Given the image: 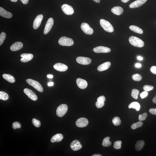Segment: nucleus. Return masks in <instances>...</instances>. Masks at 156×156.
Segmentation results:
<instances>
[{
    "instance_id": "1",
    "label": "nucleus",
    "mask_w": 156,
    "mask_h": 156,
    "mask_svg": "<svg viewBox=\"0 0 156 156\" xmlns=\"http://www.w3.org/2000/svg\"><path fill=\"white\" fill-rule=\"evenodd\" d=\"M130 43L134 46L142 47L144 46V43L140 38L135 36H130L129 39Z\"/></svg>"
},
{
    "instance_id": "2",
    "label": "nucleus",
    "mask_w": 156,
    "mask_h": 156,
    "mask_svg": "<svg viewBox=\"0 0 156 156\" xmlns=\"http://www.w3.org/2000/svg\"><path fill=\"white\" fill-rule=\"evenodd\" d=\"M26 82L29 85L33 87L38 91L42 92L43 91V87L39 82L36 80L31 79H28L26 80Z\"/></svg>"
},
{
    "instance_id": "3",
    "label": "nucleus",
    "mask_w": 156,
    "mask_h": 156,
    "mask_svg": "<svg viewBox=\"0 0 156 156\" xmlns=\"http://www.w3.org/2000/svg\"><path fill=\"white\" fill-rule=\"evenodd\" d=\"M100 24L104 30L109 32H112L114 31V28L112 25L107 21L103 19H101L100 20Z\"/></svg>"
},
{
    "instance_id": "4",
    "label": "nucleus",
    "mask_w": 156,
    "mask_h": 156,
    "mask_svg": "<svg viewBox=\"0 0 156 156\" xmlns=\"http://www.w3.org/2000/svg\"><path fill=\"white\" fill-rule=\"evenodd\" d=\"M58 43L60 45L62 46H70L73 45L74 41L71 38L62 36L59 40Z\"/></svg>"
},
{
    "instance_id": "5",
    "label": "nucleus",
    "mask_w": 156,
    "mask_h": 156,
    "mask_svg": "<svg viewBox=\"0 0 156 156\" xmlns=\"http://www.w3.org/2000/svg\"><path fill=\"white\" fill-rule=\"evenodd\" d=\"M68 106L66 104L60 105L57 109L56 114L59 117L64 116L67 113L68 110Z\"/></svg>"
},
{
    "instance_id": "6",
    "label": "nucleus",
    "mask_w": 156,
    "mask_h": 156,
    "mask_svg": "<svg viewBox=\"0 0 156 156\" xmlns=\"http://www.w3.org/2000/svg\"><path fill=\"white\" fill-rule=\"evenodd\" d=\"M61 9L64 13L67 15H72L74 12L73 7L67 4L62 5L61 6Z\"/></svg>"
},
{
    "instance_id": "7",
    "label": "nucleus",
    "mask_w": 156,
    "mask_h": 156,
    "mask_svg": "<svg viewBox=\"0 0 156 156\" xmlns=\"http://www.w3.org/2000/svg\"><path fill=\"white\" fill-rule=\"evenodd\" d=\"M81 27L84 33L87 34L91 35L93 34V29L90 27L88 23H82Z\"/></svg>"
},
{
    "instance_id": "8",
    "label": "nucleus",
    "mask_w": 156,
    "mask_h": 156,
    "mask_svg": "<svg viewBox=\"0 0 156 156\" xmlns=\"http://www.w3.org/2000/svg\"><path fill=\"white\" fill-rule=\"evenodd\" d=\"M54 20L52 18H49L47 21L44 30V34H46L49 32L51 29H52V27L54 24Z\"/></svg>"
},
{
    "instance_id": "9",
    "label": "nucleus",
    "mask_w": 156,
    "mask_h": 156,
    "mask_svg": "<svg viewBox=\"0 0 156 156\" xmlns=\"http://www.w3.org/2000/svg\"><path fill=\"white\" fill-rule=\"evenodd\" d=\"M88 124V120L87 119L84 117L79 118L76 122V126L79 128L85 127Z\"/></svg>"
},
{
    "instance_id": "10",
    "label": "nucleus",
    "mask_w": 156,
    "mask_h": 156,
    "mask_svg": "<svg viewBox=\"0 0 156 156\" xmlns=\"http://www.w3.org/2000/svg\"><path fill=\"white\" fill-rule=\"evenodd\" d=\"M76 61L78 63L82 65H88L91 63V60L90 58L79 56L77 57Z\"/></svg>"
},
{
    "instance_id": "11",
    "label": "nucleus",
    "mask_w": 156,
    "mask_h": 156,
    "mask_svg": "<svg viewBox=\"0 0 156 156\" xmlns=\"http://www.w3.org/2000/svg\"><path fill=\"white\" fill-rule=\"evenodd\" d=\"M24 92L29 98L31 100L36 101L37 100L38 97L35 93L31 90L27 88H25L24 90Z\"/></svg>"
},
{
    "instance_id": "12",
    "label": "nucleus",
    "mask_w": 156,
    "mask_h": 156,
    "mask_svg": "<svg viewBox=\"0 0 156 156\" xmlns=\"http://www.w3.org/2000/svg\"><path fill=\"white\" fill-rule=\"evenodd\" d=\"M70 147L71 149L73 151H77L81 149L82 148V146L81 144L79 141L75 140L71 142Z\"/></svg>"
},
{
    "instance_id": "13",
    "label": "nucleus",
    "mask_w": 156,
    "mask_h": 156,
    "mask_svg": "<svg viewBox=\"0 0 156 156\" xmlns=\"http://www.w3.org/2000/svg\"><path fill=\"white\" fill-rule=\"evenodd\" d=\"M43 18V15L40 14L37 16L33 23V27L34 29H37L41 24Z\"/></svg>"
},
{
    "instance_id": "14",
    "label": "nucleus",
    "mask_w": 156,
    "mask_h": 156,
    "mask_svg": "<svg viewBox=\"0 0 156 156\" xmlns=\"http://www.w3.org/2000/svg\"><path fill=\"white\" fill-rule=\"evenodd\" d=\"M93 50L96 53H107L111 52V49L109 48L103 46L95 47Z\"/></svg>"
},
{
    "instance_id": "15",
    "label": "nucleus",
    "mask_w": 156,
    "mask_h": 156,
    "mask_svg": "<svg viewBox=\"0 0 156 156\" xmlns=\"http://www.w3.org/2000/svg\"><path fill=\"white\" fill-rule=\"evenodd\" d=\"M54 68L56 70L60 72H64L66 71L68 69V67L66 65L60 63L55 64L54 66Z\"/></svg>"
},
{
    "instance_id": "16",
    "label": "nucleus",
    "mask_w": 156,
    "mask_h": 156,
    "mask_svg": "<svg viewBox=\"0 0 156 156\" xmlns=\"http://www.w3.org/2000/svg\"><path fill=\"white\" fill-rule=\"evenodd\" d=\"M21 57L22 58L21 59V61L23 62H26L32 60L34 56L33 55L29 53H24L21 54Z\"/></svg>"
},
{
    "instance_id": "17",
    "label": "nucleus",
    "mask_w": 156,
    "mask_h": 156,
    "mask_svg": "<svg viewBox=\"0 0 156 156\" xmlns=\"http://www.w3.org/2000/svg\"><path fill=\"white\" fill-rule=\"evenodd\" d=\"M76 83L78 87L82 89H85L88 85L87 82L86 80L80 78L77 79Z\"/></svg>"
},
{
    "instance_id": "18",
    "label": "nucleus",
    "mask_w": 156,
    "mask_h": 156,
    "mask_svg": "<svg viewBox=\"0 0 156 156\" xmlns=\"http://www.w3.org/2000/svg\"><path fill=\"white\" fill-rule=\"evenodd\" d=\"M147 0H137L130 3L129 6L130 8H135L140 7L145 3Z\"/></svg>"
},
{
    "instance_id": "19",
    "label": "nucleus",
    "mask_w": 156,
    "mask_h": 156,
    "mask_svg": "<svg viewBox=\"0 0 156 156\" xmlns=\"http://www.w3.org/2000/svg\"><path fill=\"white\" fill-rule=\"evenodd\" d=\"M23 44L21 42H16L11 46L10 49L12 51L19 50L23 47Z\"/></svg>"
},
{
    "instance_id": "20",
    "label": "nucleus",
    "mask_w": 156,
    "mask_h": 156,
    "mask_svg": "<svg viewBox=\"0 0 156 156\" xmlns=\"http://www.w3.org/2000/svg\"><path fill=\"white\" fill-rule=\"evenodd\" d=\"M0 15L3 17L10 18L12 16V14L11 12H9L4 9L0 7Z\"/></svg>"
},
{
    "instance_id": "21",
    "label": "nucleus",
    "mask_w": 156,
    "mask_h": 156,
    "mask_svg": "<svg viewBox=\"0 0 156 156\" xmlns=\"http://www.w3.org/2000/svg\"><path fill=\"white\" fill-rule=\"evenodd\" d=\"M111 64L109 62H107L101 64L98 67V70L99 71H102L107 70L111 66Z\"/></svg>"
},
{
    "instance_id": "22",
    "label": "nucleus",
    "mask_w": 156,
    "mask_h": 156,
    "mask_svg": "<svg viewBox=\"0 0 156 156\" xmlns=\"http://www.w3.org/2000/svg\"><path fill=\"white\" fill-rule=\"evenodd\" d=\"M63 136L61 134H57L53 136L51 139V142L52 143L59 142L63 139Z\"/></svg>"
},
{
    "instance_id": "23",
    "label": "nucleus",
    "mask_w": 156,
    "mask_h": 156,
    "mask_svg": "<svg viewBox=\"0 0 156 156\" xmlns=\"http://www.w3.org/2000/svg\"><path fill=\"white\" fill-rule=\"evenodd\" d=\"M111 11L113 14L119 15L123 13L124 12V10L120 6H115L112 8Z\"/></svg>"
},
{
    "instance_id": "24",
    "label": "nucleus",
    "mask_w": 156,
    "mask_h": 156,
    "mask_svg": "<svg viewBox=\"0 0 156 156\" xmlns=\"http://www.w3.org/2000/svg\"><path fill=\"white\" fill-rule=\"evenodd\" d=\"M3 77L5 80L11 83H14L15 81V78L13 76L10 74H4L2 75Z\"/></svg>"
},
{
    "instance_id": "25",
    "label": "nucleus",
    "mask_w": 156,
    "mask_h": 156,
    "mask_svg": "<svg viewBox=\"0 0 156 156\" xmlns=\"http://www.w3.org/2000/svg\"><path fill=\"white\" fill-rule=\"evenodd\" d=\"M145 142L143 140H139L136 143L135 146V149L137 151H140L144 147Z\"/></svg>"
},
{
    "instance_id": "26",
    "label": "nucleus",
    "mask_w": 156,
    "mask_h": 156,
    "mask_svg": "<svg viewBox=\"0 0 156 156\" xmlns=\"http://www.w3.org/2000/svg\"><path fill=\"white\" fill-rule=\"evenodd\" d=\"M129 28L130 30L137 33L141 34L143 33V31L142 29L135 25H131L129 27Z\"/></svg>"
},
{
    "instance_id": "27",
    "label": "nucleus",
    "mask_w": 156,
    "mask_h": 156,
    "mask_svg": "<svg viewBox=\"0 0 156 156\" xmlns=\"http://www.w3.org/2000/svg\"><path fill=\"white\" fill-rule=\"evenodd\" d=\"M140 104L139 103L137 102H133L130 104L128 106V107L129 109L131 108H133V109H135L137 111H139L140 109Z\"/></svg>"
},
{
    "instance_id": "28",
    "label": "nucleus",
    "mask_w": 156,
    "mask_h": 156,
    "mask_svg": "<svg viewBox=\"0 0 156 156\" xmlns=\"http://www.w3.org/2000/svg\"><path fill=\"white\" fill-rule=\"evenodd\" d=\"M110 138L109 137H105L103 141L102 146L104 147H108L111 146L112 143L110 141Z\"/></svg>"
},
{
    "instance_id": "29",
    "label": "nucleus",
    "mask_w": 156,
    "mask_h": 156,
    "mask_svg": "<svg viewBox=\"0 0 156 156\" xmlns=\"http://www.w3.org/2000/svg\"><path fill=\"white\" fill-rule=\"evenodd\" d=\"M9 98V96L7 94L4 92H0V99L1 100L6 101Z\"/></svg>"
},
{
    "instance_id": "30",
    "label": "nucleus",
    "mask_w": 156,
    "mask_h": 156,
    "mask_svg": "<svg viewBox=\"0 0 156 156\" xmlns=\"http://www.w3.org/2000/svg\"><path fill=\"white\" fill-rule=\"evenodd\" d=\"M139 94V91L137 89H134L132 90L131 93V96L133 98L136 100L138 98V96Z\"/></svg>"
},
{
    "instance_id": "31",
    "label": "nucleus",
    "mask_w": 156,
    "mask_h": 156,
    "mask_svg": "<svg viewBox=\"0 0 156 156\" xmlns=\"http://www.w3.org/2000/svg\"><path fill=\"white\" fill-rule=\"evenodd\" d=\"M113 124L115 126H119L121 124V121L120 118L118 117H114L112 120Z\"/></svg>"
},
{
    "instance_id": "32",
    "label": "nucleus",
    "mask_w": 156,
    "mask_h": 156,
    "mask_svg": "<svg viewBox=\"0 0 156 156\" xmlns=\"http://www.w3.org/2000/svg\"><path fill=\"white\" fill-rule=\"evenodd\" d=\"M143 123L141 122L135 123L132 125L131 128L132 129L135 130L138 128L141 127L143 126Z\"/></svg>"
},
{
    "instance_id": "33",
    "label": "nucleus",
    "mask_w": 156,
    "mask_h": 156,
    "mask_svg": "<svg viewBox=\"0 0 156 156\" xmlns=\"http://www.w3.org/2000/svg\"><path fill=\"white\" fill-rule=\"evenodd\" d=\"M122 141H116L114 144V148L116 150L120 149L122 146Z\"/></svg>"
},
{
    "instance_id": "34",
    "label": "nucleus",
    "mask_w": 156,
    "mask_h": 156,
    "mask_svg": "<svg viewBox=\"0 0 156 156\" xmlns=\"http://www.w3.org/2000/svg\"><path fill=\"white\" fill-rule=\"evenodd\" d=\"M32 123L37 128H39L41 126V122L36 119H33L32 120Z\"/></svg>"
},
{
    "instance_id": "35",
    "label": "nucleus",
    "mask_w": 156,
    "mask_h": 156,
    "mask_svg": "<svg viewBox=\"0 0 156 156\" xmlns=\"http://www.w3.org/2000/svg\"><path fill=\"white\" fill-rule=\"evenodd\" d=\"M132 78L133 80L136 81H139L142 79V77L140 74H136L133 75Z\"/></svg>"
},
{
    "instance_id": "36",
    "label": "nucleus",
    "mask_w": 156,
    "mask_h": 156,
    "mask_svg": "<svg viewBox=\"0 0 156 156\" xmlns=\"http://www.w3.org/2000/svg\"><path fill=\"white\" fill-rule=\"evenodd\" d=\"M6 37V34L5 32H1L0 35V45L2 44Z\"/></svg>"
},
{
    "instance_id": "37",
    "label": "nucleus",
    "mask_w": 156,
    "mask_h": 156,
    "mask_svg": "<svg viewBox=\"0 0 156 156\" xmlns=\"http://www.w3.org/2000/svg\"><path fill=\"white\" fill-rule=\"evenodd\" d=\"M21 124L20 123L18 122H15L12 124V128L14 129H19L21 128Z\"/></svg>"
},
{
    "instance_id": "38",
    "label": "nucleus",
    "mask_w": 156,
    "mask_h": 156,
    "mask_svg": "<svg viewBox=\"0 0 156 156\" xmlns=\"http://www.w3.org/2000/svg\"><path fill=\"white\" fill-rule=\"evenodd\" d=\"M147 117V114L146 113H144L140 115L139 116V120L140 121H144L146 120Z\"/></svg>"
},
{
    "instance_id": "39",
    "label": "nucleus",
    "mask_w": 156,
    "mask_h": 156,
    "mask_svg": "<svg viewBox=\"0 0 156 156\" xmlns=\"http://www.w3.org/2000/svg\"><path fill=\"white\" fill-rule=\"evenodd\" d=\"M144 90L145 91H150L152 90L154 87L153 86L149 85H145L143 87Z\"/></svg>"
},
{
    "instance_id": "40",
    "label": "nucleus",
    "mask_w": 156,
    "mask_h": 156,
    "mask_svg": "<svg viewBox=\"0 0 156 156\" xmlns=\"http://www.w3.org/2000/svg\"><path fill=\"white\" fill-rule=\"evenodd\" d=\"M104 102H99L97 101L95 103V105L98 109H100L103 107L104 105Z\"/></svg>"
},
{
    "instance_id": "41",
    "label": "nucleus",
    "mask_w": 156,
    "mask_h": 156,
    "mask_svg": "<svg viewBox=\"0 0 156 156\" xmlns=\"http://www.w3.org/2000/svg\"><path fill=\"white\" fill-rule=\"evenodd\" d=\"M148 94V91H145L141 93L140 96L141 98L143 99L145 98L146 97H147Z\"/></svg>"
},
{
    "instance_id": "42",
    "label": "nucleus",
    "mask_w": 156,
    "mask_h": 156,
    "mask_svg": "<svg viewBox=\"0 0 156 156\" xmlns=\"http://www.w3.org/2000/svg\"><path fill=\"white\" fill-rule=\"evenodd\" d=\"M97 101L99 102H104L106 100V98L104 96L99 97L97 99Z\"/></svg>"
},
{
    "instance_id": "43",
    "label": "nucleus",
    "mask_w": 156,
    "mask_h": 156,
    "mask_svg": "<svg viewBox=\"0 0 156 156\" xmlns=\"http://www.w3.org/2000/svg\"><path fill=\"white\" fill-rule=\"evenodd\" d=\"M150 71L154 74H156V67L152 66L150 69Z\"/></svg>"
},
{
    "instance_id": "44",
    "label": "nucleus",
    "mask_w": 156,
    "mask_h": 156,
    "mask_svg": "<svg viewBox=\"0 0 156 156\" xmlns=\"http://www.w3.org/2000/svg\"><path fill=\"white\" fill-rule=\"evenodd\" d=\"M150 112L152 114L156 115V109H151L149 110Z\"/></svg>"
},
{
    "instance_id": "45",
    "label": "nucleus",
    "mask_w": 156,
    "mask_h": 156,
    "mask_svg": "<svg viewBox=\"0 0 156 156\" xmlns=\"http://www.w3.org/2000/svg\"><path fill=\"white\" fill-rule=\"evenodd\" d=\"M23 4H27L29 0H20Z\"/></svg>"
},
{
    "instance_id": "46",
    "label": "nucleus",
    "mask_w": 156,
    "mask_h": 156,
    "mask_svg": "<svg viewBox=\"0 0 156 156\" xmlns=\"http://www.w3.org/2000/svg\"><path fill=\"white\" fill-rule=\"evenodd\" d=\"M135 66L137 68H140L141 67V65L140 63H137L136 64Z\"/></svg>"
},
{
    "instance_id": "47",
    "label": "nucleus",
    "mask_w": 156,
    "mask_h": 156,
    "mask_svg": "<svg viewBox=\"0 0 156 156\" xmlns=\"http://www.w3.org/2000/svg\"><path fill=\"white\" fill-rule=\"evenodd\" d=\"M153 102L154 103L156 104V96L153 99Z\"/></svg>"
},
{
    "instance_id": "48",
    "label": "nucleus",
    "mask_w": 156,
    "mask_h": 156,
    "mask_svg": "<svg viewBox=\"0 0 156 156\" xmlns=\"http://www.w3.org/2000/svg\"><path fill=\"white\" fill-rule=\"evenodd\" d=\"M54 85V83L53 82H49V83L48 84V86H53Z\"/></svg>"
},
{
    "instance_id": "49",
    "label": "nucleus",
    "mask_w": 156,
    "mask_h": 156,
    "mask_svg": "<svg viewBox=\"0 0 156 156\" xmlns=\"http://www.w3.org/2000/svg\"><path fill=\"white\" fill-rule=\"evenodd\" d=\"M47 77L48 78H53V76L52 75H47Z\"/></svg>"
},
{
    "instance_id": "50",
    "label": "nucleus",
    "mask_w": 156,
    "mask_h": 156,
    "mask_svg": "<svg viewBox=\"0 0 156 156\" xmlns=\"http://www.w3.org/2000/svg\"><path fill=\"white\" fill-rule=\"evenodd\" d=\"M137 58L138 59L140 60H142L143 59V58L140 56H138Z\"/></svg>"
},
{
    "instance_id": "51",
    "label": "nucleus",
    "mask_w": 156,
    "mask_h": 156,
    "mask_svg": "<svg viewBox=\"0 0 156 156\" xmlns=\"http://www.w3.org/2000/svg\"><path fill=\"white\" fill-rule=\"evenodd\" d=\"M129 0H121V1H122V2H123L125 3L128 2L129 1Z\"/></svg>"
},
{
    "instance_id": "52",
    "label": "nucleus",
    "mask_w": 156,
    "mask_h": 156,
    "mask_svg": "<svg viewBox=\"0 0 156 156\" xmlns=\"http://www.w3.org/2000/svg\"><path fill=\"white\" fill-rule=\"evenodd\" d=\"M93 1L97 3H100V0H93Z\"/></svg>"
},
{
    "instance_id": "53",
    "label": "nucleus",
    "mask_w": 156,
    "mask_h": 156,
    "mask_svg": "<svg viewBox=\"0 0 156 156\" xmlns=\"http://www.w3.org/2000/svg\"><path fill=\"white\" fill-rule=\"evenodd\" d=\"M92 156H102L100 154H95L93 155Z\"/></svg>"
},
{
    "instance_id": "54",
    "label": "nucleus",
    "mask_w": 156,
    "mask_h": 156,
    "mask_svg": "<svg viewBox=\"0 0 156 156\" xmlns=\"http://www.w3.org/2000/svg\"><path fill=\"white\" fill-rule=\"evenodd\" d=\"M12 2H16L17 1V0H10Z\"/></svg>"
}]
</instances>
